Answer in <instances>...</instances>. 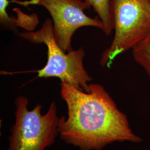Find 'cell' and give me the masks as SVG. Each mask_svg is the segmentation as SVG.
<instances>
[{"label":"cell","mask_w":150,"mask_h":150,"mask_svg":"<svg viewBox=\"0 0 150 150\" xmlns=\"http://www.w3.org/2000/svg\"><path fill=\"white\" fill-rule=\"evenodd\" d=\"M60 94L67 107V117L59 118L61 139L81 150H100L115 141L139 142L127 116L119 110L103 86L89 84L90 92L61 82Z\"/></svg>","instance_id":"obj_1"},{"label":"cell","mask_w":150,"mask_h":150,"mask_svg":"<svg viewBox=\"0 0 150 150\" xmlns=\"http://www.w3.org/2000/svg\"><path fill=\"white\" fill-rule=\"evenodd\" d=\"M18 36L30 42L45 44L47 48V61L40 70L34 71L39 78H58L61 82L86 92H90L88 83L92 80L83 66L85 52L83 47L72 50L67 54L56 41L52 20L47 18L36 31L20 32Z\"/></svg>","instance_id":"obj_2"},{"label":"cell","mask_w":150,"mask_h":150,"mask_svg":"<svg viewBox=\"0 0 150 150\" xmlns=\"http://www.w3.org/2000/svg\"><path fill=\"white\" fill-rule=\"evenodd\" d=\"M111 7L115 36L100 60L107 67L120 54L150 40V0H111Z\"/></svg>","instance_id":"obj_3"},{"label":"cell","mask_w":150,"mask_h":150,"mask_svg":"<svg viewBox=\"0 0 150 150\" xmlns=\"http://www.w3.org/2000/svg\"><path fill=\"white\" fill-rule=\"evenodd\" d=\"M28 103L25 96L17 97L15 101L16 120L7 150H45L54 144L59 134V118L54 102L45 115L41 113L40 104L28 110Z\"/></svg>","instance_id":"obj_4"},{"label":"cell","mask_w":150,"mask_h":150,"mask_svg":"<svg viewBox=\"0 0 150 150\" xmlns=\"http://www.w3.org/2000/svg\"><path fill=\"white\" fill-rule=\"evenodd\" d=\"M25 7L39 5L45 7L52 17L56 41L64 52L72 50L71 39L82 27H94L104 31V25L97 16L91 18L85 13L91 6L85 0H12Z\"/></svg>","instance_id":"obj_5"},{"label":"cell","mask_w":150,"mask_h":150,"mask_svg":"<svg viewBox=\"0 0 150 150\" xmlns=\"http://www.w3.org/2000/svg\"><path fill=\"white\" fill-rule=\"evenodd\" d=\"M13 11L16 13L17 18L9 16L1 26L8 29L21 27L26 29L27 31H33L39 23L38 16L36 13L27 15L18 7L14 8Z\"/></svg>","instance_id":"obj_6"},{"label":"cell","mask_w":150,"mask_h":150,"mask_svg":"<svg viewBox=\"0 0 150 150\" xmlns=\"http://www.w3.org/2000/svg\"><path fill=\"white\" fill-rule=\"evenodd\" d=\"M91 7L102 22L104 25L103 32L110 35L113 30L112 14L111 7V0H85Z\"/></svg>","instance_id":"obj_7"},{"label":"cell","mask_w":150,"mask_h":150,"mask_svg":"<svg viewBox=\"0 0 150 150\" xmlns=\"http://www.w3.org/2000/svg\"><path fill=\"white\" fill-rule=\"evenodd\" d=\"M132 52L134 61L145 70L150 78V40L136 46Z\"/></svg>","instance_id":"obj_8"}]
</instances>
